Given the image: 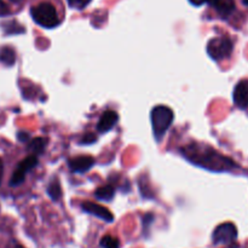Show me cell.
<instances>
[{
  "label": "cell",
  "mask_w": 248,
  "mask_h": 248,
  "mask_svg": "<svg viewBox=\"0 0 248 248\" xmlns=\"http://www.w3.org/2000/svg\"><path fill=\"white\" fill-rule=\"evenodd\" d=\"M184 156L188 157L190 161L196 162V165L206 167L212 171H227L235 166L234 162L228 157H224L219 153L215 152L212 148L208 147H189L183 149Z\"/></svg>",
  "instance_id": "6da1fadb"
},
{
  "label": "cell",
  "mask_w": 248,
  "mask_h": 248,
  "mask_svg": "<svg viewBox=\"0 0 248 248\" xmlns=\"http://www.w3.org/2000/svg\"><path fill=\"white\" fill-rule=\"evenodd\" d=\"M150 119H152V125L154 135L156 140H161L165 136L166 131L169 130L170 126L173 123V111L166 106H156L150 113Z\"/></svg>",
  "instance_id": "7a4b0ae2"
},
{
  "label": "cell",
  "mask_w": 248,
  "mask_h": 248,
  "mask_svg": "<svg viewBox=\"0 0 248 248\" xmlns=\"http://www.w3.org/2000/svg\"><path fill=\"white\" fill-rule=\"evenodd\" d=\"M31 15L34 22L44 28H55L60 24V18L56 11L55 6L50 2H40L36 6H33L31 10Z\"/></svg>",
  "instance_id": "3957f363"
},
{
  "label": "cell",
  "mask_w": 248,
  "mask_h": 248,
  "mask_svg": "<svg viewBox=\"0 0 248 248\" xmlns=\"http://www.w3.org/2000/svg\"><path fill=\"white\" fill-rule=\"evenodd\" d=\"M232 50H234V45L229 38H213L207 44V53L215 61L230 57Z\"/></svg>",
  "instance_id": "277c9868"
},
{
  "label": "cell",
  "mask_w": 248,
  "mask_h": 248,
  "mask_svg": "<svg viewBox=\"0 0 248 248\" xmlns=\"http://www.w3.org/2000/svg\"><path fill=\"white\" fill-rule=\"evenodd\" d=\"M237 237V229L235 224L228 222L223 223V224L218 225L213 232V242L215 245H222V244H232L236 240Z\"/></svg>",
  "instance_id": "5b68a950"
},
{
  "label": "cell",
  "mask_w": 248,
  "mask_h": 248,
  "mask_svg": "<svg viewBox=\"0 0 248 248\" xmlns=\"http://www.w3.org/2000/svg\"><path fill=\"white\" fill-rule=\"evenodd\" d=\"M36 165H38V157L34 156V155H31V156L22 160V161L19 162L18 166H17V169L15 170L14 174H12L11 181H10V186H16L23 183L24 179H26L27 172L31 171V169H34Z\"/></svg>",
  "instance_id": "8992f818"
},
{
  "label": "cell",
  "mask_w": 248,
  "mask_h": 248,
  "mask_svg": "<svg viewBox=\"0 0 248 248\" xmlns=\"http://www.w3.org/2000/svg\"><path fill=\"white\" fill-rule=\"evenodd\" d=\"M81 208L85 211V212L90 213L92 216H96L97 218H101L103 219L104 222H113L114 220V216L111 215L110 211L108 208L103 207V206L98 205V203L94 202H90V201H86L81 205Z\"/></svg>",
  "instance_id": "52a82bcc"
},
{
  "label": "cell",
  "mask_w": 248,
  "mask_h": 248,
  "mask_svg": "<svg viewBox=\"0 0 248 248\" xmlns=\"http://www.w3.org/2000/svg\"><path fill=\"white\" fill-rule=\"evenodd\" d=\"M234 103L237 108L246 109L248 107V79H244L236 84L232 93Z\"/></svg>",
  "instance_id": "ba28073f"
},
{
  "label": "cell",
  "mask_w": 248,
  "mask_h": 248,
  "mask_svg": "<svg viewBox=\"0 0 248 248\" xmlns=\"http://www.w3.org/2000/svg\"><path fill=\"white\" fill-rule=\"evenodd\" d=\"M119 121V115L118 113L113 110H107L102 114L101 119H99L98 124H97V130L98 132L106 133L108 131H110L111 128H114V126L118 124Z\"/></svg>",
  "instance_id": "9c48e42d"
},
{
  "label": "cell",
  "mask_w": 248,
  "mask_h": 248,
  "mask_svg": "<svg viewBox=\"0 0 248 248\" xmlns=\"http://www.w3.org/2000/svg\"><path fill=\"white\" fill-rule=\"evenodd\" d=\"M68 165H69V169L72 170L73 172H77V173H80V172H86L91 169L94 165V159L92 156H78L73 157L68 161Z\"/></svg>",
  "instance_id": "30bf717a"
},
{
  "label": "cell",
  "mask_w": 248,
  "mask_h": 248,
  "mask_svg": "<svg viewBox=\"0 0 248 248\" xmlns=\"http://www.w3.org/2000/svg\"><path fill=\"white\" fill-rule=\"evenodd\" d=\"M210 2L223 16H228L235 10L234 0H210Z\"/></svg>",
  "instance_id": "8fae6325"
},
{
  "label": "cell",
  "mask_w": 248,
  "mask_h": 248,
  "mask_svg": "<svg viewBox=\"0 0 248 248\" xmlns=\"http://www.w3.org/2000/svg\"><path fill=\"white\" fill-rule=\"evenodd\" d=\"M0 62L5 65H14L16 62V52L10 46L0 48Z\"/></svg>",
  "instance_id": "7c38bea8"
},
{
  "label": "cell",
  "mask_w": 248,
  "mask_h": 248,
  "mask_svg": "<svg viewBox=\"0 0 248 248\" xmlns=\"http://www.w3.org/2000/svg\"><path fill=\"white\" fill-rule=\"evenodd\" d=\"M94 195L98 200L102 201H110L111 199L114 198L115 193H114L113 186H99L96 191H94Z\"/></svg>",
  "instance_id": "4fadbf2b"
},
{
  "label": "cell",
  "mask_w": 248,
  "mask_h": 248,
  "mask_svg": "<svg viewBox=\"0 0 248 248\" xmlns=\"http://www.w3.org/2000/svg\"><path fill=\"white\" fill-rule=\"evenodd\" d=\"M47 194L53 201H58L62 198V189H61V184L58 179H53L47 186Z\"/></svg>",
  "instance_id": "5bb4252c"
},
{
  "label": "cell",
  "mask_w": 248,
  "mask_h": 248,
  "mask_svg": "<svg viewBox=\"0 0 248 248\" xmlns=\"http://www.w3.org/2000/svg\"><path fill=\"white\" fill-rule=\"evenodd\" d=\"M46 147V140L45 138H35L29 144V149L34 153V154H40L44 152Z\"/></svg>",
  "instance_id": "9a60e30c"
},
{
  "label": "cell",
  "mask_w": 248,
  "mask_h": 248,
  "mask_svg": "<svg viewBox=\"0 0 248 248\" xmlns=\"http://www.w3.org/2000/svg\"><path fill=\"white\" fill-rule=\"evenodd\" d=\"M101 246L103 248H120V242L116 237L106 235V236L102 237Z\"/></svg>",
  "instance_id": "2e32d148"
},
{
  "label": "cell",
  "mask_w": 248,
  "mask_h": 248,
  "mask_svg": "<svg viewBox=\"0 0 248 248\" xmlns=\"http://www.w3.org/2000/svg\"><path fill=\"white\" fill-rule=\"evenodd\" d=\"M91 2V0H68L70 7L77 10H82Z\"/></svg>",
  "instance_id": "e0dca14e"
},
{
  "label": "cell",
  "mask_w": 248,
  "mask_h": 248,
  "mask_svg": "<svg viewBox=\"0 0 248 248\" xmlns=\"http://www.w3.org/2000/svg\"><path fill=\"white\" fill-rule=\"evenodd\" d=\"M97 137L93 135V133H87L84 137L80 140V144H91V143L96 142Z\"/></svg>",
  "instance_id": "ac0fdd59"
},
{
  "label": "cell",
  "mask_w": 248,
  "mask_h": 248,
  "mask_svg": "<svg viewBox=\"0 0 248 248\" xmlns=\"http://www.w3.org/2000/svg\"><path fill=\"white\" fill-rule=\"evenodd\" d=\"M10 14V9L6 5V2L4 0H0V17L6 16V15Z\"/></svg>",
  "instance_id": "d6986e66"
},
{
  "label": "cell",
  "mask_w": 248,
  "mask_h": 248,
  "mask_svg": "<svg viewBox=\"0 0 248 248\" xmlns=\"http://www.w3.org/2000/svg\"><path fill=\"white\" fill-rule=\"evenodd\" d=\"M17 138H18L19 142H27V140L29 138V135L26 132H19L18 135H17Z\"/></svg>",
  "instance_id": "ffe728a7"
},
{
  "label": "cell",
  "mask_w": 248,
  "mask_h": 248,
  "mask_svg": "<svg viewBox=\"0 0 248 248\" xmlns=\"http://www.w3.org/2000/svg\"><path fill=\"white\" fill-rule=\"evenodd\" d=\"M189 1L193 5H195V6H201V5L206 4V2H210V0H189Z\"/></svg>",
  "instance_id": "44dd1931"
},
{
  "label": "cell",
  "mask_w": 248,
  "mask_h": 248,
  "mask_svg": "<svg viewBox=\"0 0 248 248\" xmlns=\"http://www.w3.org/2000/svg\"><path fill=\"white\" fill-rule=\"evenodd\" d=\"M2 173H4V165H2L1 159H0V183H1L2 179Z\"/></svg>",
  "instance_id": "7402d4cb"
},
{
  "label": "cell",
  "mask_w": 248,
  "mask_h": 248,
  "mask_svg": "<svg viewBox=\"0 0 248 248\" xmlns=\"http://www.w3.org/2000/svg\"><path fill=\"white\" fill-rule=\"evenodd\" d=\"M242 2H244L245 5H247V6H248V0H242Z\"/></svg>",
  "instance_id": "603a6c76"
},
{
  "label": "cell",
  "mask_w": 248,
  "mask_h": 248,
  "mask_svg": "<svg viewBox=\"0 0 248 248\" xmlns=\"http://www.w3.org/2000/svg\"><path fill=\"white\" fill-rule=\"evenodd\" d=\"M11 1H14V2H19V1H22V0H11Z\"/></svg>",
  "instance_id": "cb8c5ba5"
},
{
  "label": "cell",
  "mask_w": 248,
  "mask_h": 248,
  "mask_svg": "<svg viewBox=\"0 0 248 248\" xmlns=\"http://www.w3.org/2000/svg\"><path fill=\"white\" fill-rule=\"evenodd\" d=\"M16 248H23V247H22V246H17Z\"/></svg>",
  "instance_id": "d4e9b609"
}]
</instances>
